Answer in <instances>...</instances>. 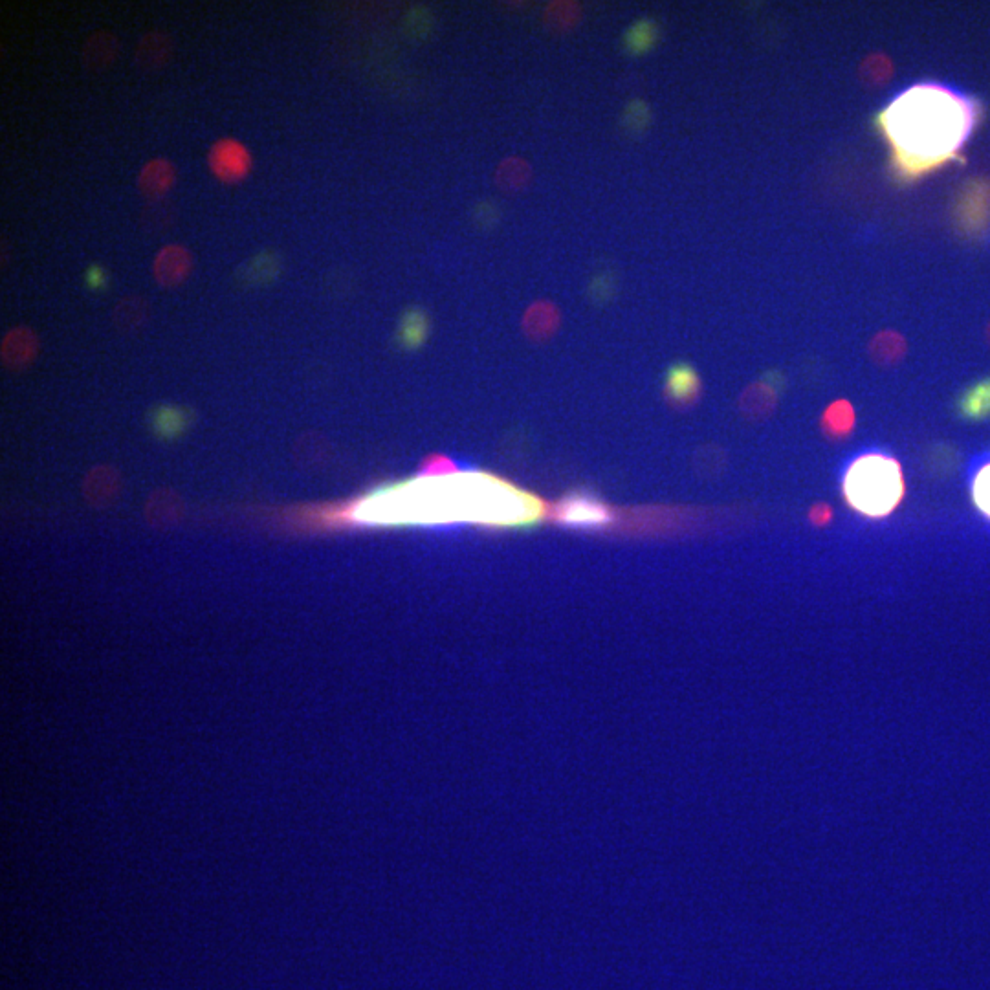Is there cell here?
<instances>
[{"mask_svg":"<svg viewBox=\"0 0 990 990\" xmlns=\"http://www.w3.org/2000/svg\"><path fill=\"white\" fill-rule=\"evenodd\" d=\"M319 523L354 527H538L549 506L499 475L457 472L420 475L374 488L341 506L319 512Z\"/></svg>","mask_w":990,"mask_h":990,"instance_id":"6da1fadb","label":"cell"},{"mask_svg":"<svg viewBox=\"0 0 990 990\" xmlns=\"http://www.w3.org/2000/svg\"><path fill=\"white\" fill-rule=\"evenodd\" d=\"M981 120L979 101L943 83L923 81L904 88L877 114L890 145L891 169L913 184L954 162Z\"/></svg>","mask_w":990,"mask_h":990,"instance_id":"7a4b0ae2","label":"cell"},{"mask_svg":"<svg viewBox=\"0 0 990 990\" xmlns=\"http://www.w3.org/2000/svg\"><path fill=\"white\" fill-rule=\"evenodd\" d=\"M840 490L847 506L860 516L888 517L906 495L901 462L886 451L860 453L847 464Z\"/></svg>","mask_w":990,"mask_h":990,"instance_id":"3957f363","label":"cell"},{"mask_svg":"<svg viewBox=\"0 0 990 990\" xmlns=\"http://www.w3.org/2000/svg\"><path fill=\"white\" fill-rule=\"evenodd\" d=\"M550 519L561 527L576 530H604L616 523L613 506L607 505L596 494L571 492L563 495L549 508Z\"/></svg>","mask_w":990,"mask_h":990,"instance_id":"277c9868","label":"cell"},{"mask_svg":"<svg viewBox=\"0 0 990 990\" xmlns=\"http://www.w3.org/2000/svg\"><path fill=\"white\" fill-rule=\"evenodd\" d=\"M208 165L219 180L235 184L250 173L252 154L244 143L235 138H219L209 147Z\"/></svg>","mask_w":990,"mask_h":990,"instance_id":"5b68a950","label":"cell"},{"mask_svg":"<svg viewBox=\"0 0 990 990\" xmlns=\"http://www.w3.org/2000/svg\"><path fill=\"white\" fill-rule=\"evenodd\" d=\"M959 226L970 235H979L990 224V182L983 178L970 180L957 202Z\"/></svg>","mask_w":990,"mask_h":990,"instance_id":"8992f818","label":"cell"},{"mask_svg":"<svg viewBox=\"0 0 990 990\" xmlns=\"http://www.w3.org/2000/svg\"><path fill=\"white\" fill-rule=\"evenodd\" d=\"M785 387L783 374L769 371L754 384L748 385L739 398V411L748 420L769 417L778 406L781 391Z\"/></svg>","mask_w":990,"mask_h":990,"instance_id":"52a82bcc","label":"cell"},{"mask_svg":"<svg viewBox=\"0 0 990 990\" xmlns=\"http://www.w3.org/2000/svg\"><path fill=\"white\" fill-rule=\"evenodd\" d=\"M193 270V253L178 242L162 246L153 259L154 281L162 288H176L186 281Z\"/></svg>","mask_w":990,"mask_h":990,"instance_id":"ba28073f","label":"cell"},{"mask_svg":"<svg viewBox=\"0 0 990 990\" xmlns=\"http://www.w3.org/2000/svg\"><path fill=\"white\" fill-rule=\"evenodd\" d=\"M701 391V376L690 363L677 362L671 365L664 380V396L670 406L679 409L692 407L701 398Z\"/></svg>","mask_w":990,"mask_h":990,"instance_id":"9c48e42d","label":"cell"},{"mask_svg":"<svg viewBox=\"0 0 990 990\" xmlns=\"http://www.w3.org/2000/svg\"><path fill=\"white\" fill-rule=\"evenodd\" d=\"M175 54V39L162 30L143 33L134 48V65L143 72H154L164 68Z\"/></svg>","mask_w":990,"mask_h":990,"instance_id":"30bf717a","label":"cell"},{"mask_svg":"<svg viewBox=\"0 0 990 990\" xmlns=\"http://www.w3.org/2000/svg\"><path fill=\"white\" fill-rule=\"evenodd\" d=\"M120 54V37L109 30H96L88 33L81 44V65L90 72H101L109 68Z\"/></svg>","mask_w":990,"mask_h":990,"instance_id":"8fae6325","label":"cell"},{"mask_svg":"<svg viewBox=\"0 0 990 990\" xmlns=\"http://www.w3.org/2000/svg\"><path fill=\"white\" fill-rule=\"evenodd\" d=\"M176 182V167L169 158L154 156L138 171L136 184L145 197L162 198Z\"/></svg>","mask_w":990,"mask_h":990,"instance_id":"7c38bea8","label":"cell"},{"mask_svg":"<svg viewBox=\"0 0 990 990\" xmlns=\"http://www.w3.org/2000/svg\"><path fill=\"white\" fill-rule=\"evenodd\" d=\"M561 314L556 303L541 299L532 303L523 316V332L528 340L545 341L560 329Z\"/></svg>","mask_w":990,"mask_h":990,"instance_id":"4fadbf2b","label":"cell"},{"mask_svg":"<svg viewBox=\"0 0 990 990\" xmlns=\"http://www.w3.org/2000/svg\"><path fill=\"white\" fill-rule=\"evenodd\" d=\"M39 351V340L28 327L8 330L2 340V362L11 369H22L32 363Z\"/></svg>","mask_w":990,"mask_h":990,"instance_id":"5bb4252c","label":"cell"},{"mask_svg":"<svg viewBox=\"0 0 990 990\" xmlns=\"http://www.w3.org/2000/svg\"><path fill=\"white\" fill-rule=\"evenodd\" d=\"M956 413L968 422L990 420V376L968 385L956 400Z\"/></svg>","mask_w":990,"mask_h":990,"instance_id":"9a60e30c","label":"cell"},{"mask_svg":"<svg viewBox=\"0 0 990 990\" xmlns=\"http://www.w3.org/2000/svg\"><path fill=\"white\" fill-rule=\"evenodd\" d=\"M857 424L855 407L847 400H836L829 404L820 418V428L825 437L833 440H844L851 437Z\"/></svg>","mask_w":990,"mask_h":990,"instance_id":"2e32d148","label":"cell"},{"mask_svg":"<svg viewBox=\"0 0 990 990\" xmlns=\"http://www.w3.org/2000/svg\"><path fill=\"white\" fill-rule=\"evenodd\" d=\"M908 352V341L897 330H882L869 341V356L879 365H895Z\"/></svg>","mask_w":990,"mask_h":990,"instance_id":"e0dca14e","label":"cell"},{"mask_svg":"<svg viewBox=\"0 0 990 990\" xmlns=\"http://www.w3.org/2000/svg\"><path fill=\"white\" fill-rule=\"evenodd\" d=\"M530 176H532L530 165L519 156H510V158H505L497 167L495 182L503 191L516 193V191H521L523 187H527Z\"/></svg>","mask_w":990,"mask_h":990,"instance_id":"ac0fdd59","label":"cell"},{"mask_svg":"<svg viewBox=\"0 0 990 990\" xmlns=\"http://www.w3.org/2000/svg\"><path fill=\"white\" fill-rule=\"evenodd\" d=\"M893 74H895L893 61H891L888 55L882 54V52L869 54L868 57H864V61L858 66V76L862 79V83H866L868 87L886 85L891 77H893Z\"/></svg>","mask_w":990,"mask_h":990,"instance_id":"d6986e66","label":"cell"},{"mask_svg":"<svg viewBox=\"0 0 990 990\" xmlns=\"http://www.w3.org/2000/svg\"><path fill=\"white\" fill-rule=\"evenodd\" d=\"M147 310H149L147 301L143 297L131 294V296L121 297L120 301L116 303V307L112 310V319H114L116 327H120V329H136L147 318Z\"/></svg>","mask_w":990,"mask_h":990,"instance_id":"ffe728a7","label":"cell"},{"mask_svg":"<svg viewBox=\"0 0 990 990\" xmlns=\"http://www.w3.org/2000/svg\"><path fill=\"white\" fill-rule=\"evenodd\" d=\"M429 319L422 308H409L400 323V341L407 349L420 347L428 336Z\"/></svg>","mask_w":990,"mask_h":990,"instance_id":"44dd1931","label":"cell"},{"mask_svg":"<svg viewBox=\"0 0 990 990\" xmlns=\"http://www.w3.org/2000/svg\"><path fill=\"white\" fill-rule=\"evenodd\" d=\"M968 490L972 505L976 506L981 516L990 519V461L979 464L974 470L968 483Z\"/></svg>","mask_w":990,"mask_h":990,"instance_id":"7402d4cb","label":"cell"},{"mask_svg":"<svg viewBox=\"0 0 990 990\" xmlns=\"http://www.w3.org/2000/svg\"><path fill=\"white\" fill-rule=\"evenodd\" d=\"M657 41V24L649 19L637 21L629 28L626 35L627 52L631 54H646Z\"/></svg>","mask_w":990,"mask_h":990,"instance_id":"603a6c76","label":"cell"},{"mask_svg":"<svg viewBox=\"0 0 990 990\" xmlns=\"http://www.w3.org/2000/svg\"><path fill=\"white\" fill-rule=\"evenodd\" d=\"M580 17H582L580 6L571 4V2H554L545 11L547 26L552 30H560V32L571 30L572 26L578 24Z\"/></svg>","mask_w":990,"mask_h":990,"instance_id":"cb8c5ba5","label":"cell"},{"mask_svg":"<svg viewBox=\"0 0 990 990\" xmlns=\"http://www.w3.org/2000/svg\"><path fill=\"white\" fill-rule=\"evenodd\" d=\"M184 426V417L175 407H162L156 411L154 418V428L164 435V437H175L176 433Z\"/></svg>","mask_w":990,"mask_h":990,"instance_id":"d4e9b609","label":"cell"},{"mask_svg":"<svg viewBox=\"0 0 990 990\" xmlns=\"http://www.w3.org/2000/svg\"><path fill=\"white\" fill-rule=\"evenodd\" d=\"M461 470L462 464L451 459L448 455H442V453L429 455L428 459L422 462L418 468V472L422 475H446V473H457Z\"/></svg>","mask_w":990,"mask_h":990,"instance_id":"484cf974","label":"cell"},{"mask_svg":"<svg viewBox=\"0 0 990 990\" xmlns=\"http://www.w3.org/2000/svg\"><path fill=\"white\" fill-rule=\"evenodd\" d=\"M831 519H833V508L825 503L814 505L809 512V521L814 527H825L831 523Z\"/></svg>","mask_w":990,"mask_h":990,"instance_id":"4316f807","label":"cell"},{"mask_svg":"<svg viewBox=\"0 0 990 990\" xmlns=\"http://www.w3.org/2000/svg\"><path fill=\"white\" fill-rule=\"evenodd\" d=\"M627 116H633V118H635V121L631 123V127H635V129H642V127L648 123L649 118V110L648 107H646V103H642V101H633V103L629 105V109H627Z\"/></svg>","mask_w":990,"mask_h":990,"instance_id":"83f0119b","label":"cell"},{"mask_svg":"<svg viewBox=\"0 0 990 990\" xmlns=\"http://www.w3.org/2000/svg\"><path fill=\"white\" fill-rule=\"evenodd\" d=\"M87 281L90 286L103 285V270L99 266H90L87 272Z\"/></svg>","mask_w":990,"mask_h":990,"instance_id":"f1b7e54d","label":"cell"},{"mask_svg":"<svg viewBox=\"0 0 990 990\" xmlns=\"http://www.w3.org/2000/svg\"><path fill=\"white\" fill-rule=\"evenodd\" d=\"M989 334H990V332H989Z\"/></svg>","mask_w":990,"mask_h":990,"instance_id":"f546056e","label":"cell"}]
</instances>
